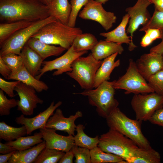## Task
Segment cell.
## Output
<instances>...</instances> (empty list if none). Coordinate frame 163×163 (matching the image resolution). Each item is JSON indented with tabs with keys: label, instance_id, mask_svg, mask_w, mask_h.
<instances>
[{
	"label": "cell",
	"instance_id": "cell-1",
	"mask_svg": "<svg viewBox=\"0 0 163 163\" xmlns=\"http://www.w3.org/2000/svg\"><path fill=\"white\" fill-rule=\"evenodd\" d=\"M49 16L48 6L40 0H0V20L3 23L35 22Z\"/></svg>",
	"mask_w": 163,
	"mask_h": 163
},
{
	"label": "cell",
	"instance_id": "cell-2",
	"mask_svg": "<svg viewBox=\"0 0 163 163\" xmlns=\"http://www.w3.org/2000/svg\"><path fill=\"white\" fill-rule=\"evenodd\" d=\"M106 119L109 129L130 139L139 147L146 149L152 148L142 131V122L129 118L118 107L115 108Z\"/></svg>",
	"mask_w": 163,
	"mask_h": 163
},
{
	"label": "cell",
	"instance_id": "cell-3",
	"mask_svg": "<svg viewBox=\"0 0 163 163\" xmlns=\"http://www.w3.org/2000/svg\"><path fill=\"white\" fill-rule=\"evenodd\" d=\"M82 33L80 28L70 27L57 20L43 26L31 37L48 44L59 45L68 50L76 37Z\"/></svg>",
	"mask_w": 163,
	"mask_h": 163
},
{
	"label": "cell",
	"instance_id": "cell-4",
	"mask_svg": "<svg viewBox=\"0 0 163 163\" xmlns=\"http://www.w3.org/2000/svg\"><path fill=\"white\" fill-rule=\"evenodd\" d=\"M114 82L104 81L94 89L85 90L78 94L87 97L89 104L96 107L98 115L106 119L119 104L114 97Z\"/></svg>",
	"mask_w": 163,
	"mask_h": 163
},
{
	"label": "cell",
	"instance_id": "cell-5",
	"mask_svg": "<svg viewBox=\"0 0 163 163\" xmlns=\"http://www.w3.org/2000/svg\"><path fill=\"white\" fill-rule=\"evenodd\" d=\"M97 146L103 151L119 156L126 163L139 147L132 140L118 132L109 129L101 135Z\"/></svg>",
	"mask_w": 163,
	"mask_h": 163
},
{
	"label": "cell",
	"instance_id": "cell-6",
	"mask_svg": "<svg viewBox=\"0 0 163 163\" xmlns=\"http://www.w3.org/2000/svg\"><path fill=\"white\" fill-rule=\"evenodd\" d=\"M102 62L96 59L91 53L86 57L81 56L73 61L72 71L66 74L76 81L82 89H92L96 72Z\"/></svg>",
	"mask_w": 163,
	"mask_h": 163
},
{
	"label": "cell",
	"instance_id": "cell-7",
	"mask_svg": "<svg viewBox=\"0 0 163 163\" xmlns=\"http://www.w3.org/2000/svg\"><path fill=\"white\" fill-rule=\"evenodd\" d=\"M57 20L50 16L47 18L33 22L30 25L18 31L0 44V56L9 53L19 55L29 40L44 25Z\"/></svg>",
	"mask_w": 163,
	"mask_h": 163
},
{
	"label": "cell",
	"instance_id": "cell-8",
	"mask_svg": "<svg viewBox=\"0 0 163 163\" xmlns=\"http://www.w3.org/2000/svg\"><path fill=\"white\" fill-rule=\"evenodd\" d=\"M113 86L115 89L125 91V94H147L154 92L146 80L138 71L136 62L132 59L129 60V65L126 73L117 80Z\"/></svg>",
	"mask_w": 163,
	"mask_h": 163
},
{
	"label": "cell",
	"instance_id": "cell-9",
	"mask_svg": "<svg viewBox=\"0 0 163 163\" xmlns=\"http://www.w3.org/2000/svg\"><path fill=\"white\" fill-rule=\"evenodd\" d=\"M131 104L136 120L142 122L148 121L156 110L163 107V95L155 92L134 94Z\"/></svg>",
	"mask_w": 163,
	"mask_h": 163
},
{
	"label": "cell",
	"instance_id": "cell-10",
	"mask_svg": "<svg viewBox=\"0 0 163 163\" xmlns=\"http://www.w3.org/2000/svg\"><path fill=\"white\" fill-rule=\"evenodd\" d=\"M87 52V51H76L72 45L64 54L59 57L51 61H43V68L35 77L40 80L45 73L54 70L56 71L53 74V76L58 75L64 72H70L72 70L71 65L73 61Z\"/></svg>",
	"mask_w": 163,
	"mask_h": 163
},
{
	"label": "cell",
	"instance_id": "cell-11",
	"mask_svg": "<svg viewBox=\"0 0 163 163\" xmlns=\"http://www.w3.org/2000/svg\"><path fill=\"white\" fill-rule=\"evenodd\" d=\"M102 5L95 0H89L79 12L78 16L84 19L97 22L107 31L112 27L117 18L113 12L106 11Z\"/></svg>",
	"mask_w": 163,
	"mask_h": 163
},
{
	"label": "cell",
	"instance_id": "cell-12",
	"mask_svg": "<svg viewBox=\"0 0 163 163\" xmlns=\"http://www.w3.org/2000/svg\"><path fill=\"white\" fill-rule=\"evenodd\" d=\"M150 4L149 0H137L134 5L128 7L126 9L130 19L126 33L130 35L133 50L137 47L133 42V34L140 25L144 26L150 19L151 17L147 8Z\"/></svg>",
	"mask_w": 163,
	"mask_h": 163
},
{
	"label": "cell",
	"instance_id": "cell-13",
	"mask_svg": "<svg viewBox=\"0 0 163 163\" xmlns=\"http://www.w3.org/2000/svg\"><path fill=\"white\" fill-rule=\"evenodd\" d=\"M20 100H18L17 110L24 115L30 116L38 104H42L43 100L38 97L33 87L20 82L14 89Z\"/></svg>",
	"mask_w": 163,
	"mask_h": 163
},
{
	"label": "cell",
	"instance_id": "cell-14",
	"mask_svg": "<svg viewBox=\"0 0 163 163\" xmlns=\"http://www.w3.org/2000/svg\"><path fill=\"white\" fill-rule=\"evenodd\" d=\"M62 104L61 101H59L56 104L53 101L46 109L35 117L28 118L25 117L22 114L17 117L15 121L18 124L25 126L27 130V135L31 134L35 130L45 128L50 117Z\"/></svg>",
	"mask_w": 163,
	"mask_h": 163
},
{
	"label": "cell",
	"instance_id": "cell-15",
	"mask_svg": "<svg viewBox=\"0 0 163 163\" xmlns=\"http://www.w3.org/2000/svg\"><path fill=\"white\" fill-rule=\"evenodd\" d=\"M82 116V112L78 110L74 115L66 117L63 115L62 110L57 108L54 113L48 120L45 127L53 129L56 131H62L67 133L68 135L74 136L77 127L75 121Z\"/></svg>",
	"mask_w": 163,
	"mask_h": 163
},
{
	"label": "cell",
	"instance_id": "cell-16",
	"mask_svg": "<svg viewBox=\"0 0 163 163\" xmlns=\"http://www.w3.org/2000/svg\"><path fill=\"white\" fill-rule=\"evenodd\" d=\"M56 131L53 129L46 127L40 129L46 142V147L65 152L71 150L75 145L74 136H62L58 134Z\"/></svg>",
	"mask_w": 163,
	"mask_h": 163
},
{
	"label": "cell",
	"instance_id": "cell-17",
	"mask_svg": "<svg viewBox=\"0 0 163 163\" xmlns=\"http://www.w3.org/2000/svg\"><path fill=\"white\" fill-rule=\"evenodd\" d=\"M135 62L139 72L148 81L151 76L162 69V55L150 53L144 54Z\"/></svg>",
	"mask_w": 163,
	"mask_h": 163
},
{
	"label": "cell",
	"instance_id": "cell-18",
	"mask_svg": "<svg viewBox=\"0 0 163 163\" xmlns=\"http://www.w3.org/2000/svg\"><path fill=\"white\" fill-rule=\"evenodd\" d=\"M129 17L128 14L123 16L121 21L115 29L108 32H102L100 35L105 38V40L120 44L123 43L128 44L129 50H133L130 37L127 35L126 27L129 22Z\"/></svg>",
	"mask_w": 163,
	"mask_h": 163
},
{
	"label": "cell",
	"instance_id": "cell-19",
	"mask_svg": "<svg viewBox=\"0 0 163 163\" xmlns=\"http://www.w3.org/2000/svg\"><path fill=\"white\" fill-rule=\"evenodd\" d=\"M8 79L20 81L33 87L36 91L39 93L43 91H47L49 88L45 83L36 79L31 74L24 64L16 70L12 72Z\"/></svg>",
	"mask_w": 163,
	"mask_h": 163
},
{
	"label": "cell",
	"instance_id": "cell-20",
	"mask_svg": "<svg viewBox=\"0 0 163 163\" xmlns=\"http://www.w3.org/2000/svg\"><path fill=\"white\" fill-rule=\"evenodd\" d=\"M118 53H116L104 59L98 69L95 76L93 88H95L102 82L110 79V74L113 69L119 66L120 59L115 61Z\"/></svg>",
	"mask_w": 163,
	"mask_h": 163
},
{
	"label": "cell",
	"instance_id": "cell-21",
	"mask_svg": "<svg viewBox=\"0 0 163 163\" xmlns=\"http://www.w3.org/2000/svg\"><path fill=\"white\" fill-rule=\"evenodd\" d=\"M25 45L36 52L43 60L51 56H58L66 50L60 46L48 44L33 37L29 40Z\"/></svg>",
	"mask_w": 163,
	"mask_h": 163
},
{
	"label": "cell",
	"instance_id": "cell-22",
	"mask_svg": "<svg viewBox=\"0 0 163 163\" xmlns=\"http://www.w3.org/2000/svg\"><path fill=\"white\" fill-rule=\"evenodd\" d=\"M22 57L23 64L27 70L35 77L39 73L43 60L34 50L25 45L19 55Z\"/></svg>",
	"mask_w": 163,
	"mask_h": 163
},
{
	"label": "cell",
	"instance_id": "cell-23",
	"mask_svg": "<svg viewBox=\"0 0 163 163\" xmlns=\"http://www.w3.org/2000/svg\"><path fill=\"white\" fill-rule=\"evenodd\" d=\"M91 51V54L96 59L101 60L116 53L121 54L124 48L122 44L100 40Z\"/></svg>",
	"mask_w": 163,
	"mask_h": 163
},
{
	"label": "cell",
	"instance_id": "cell-24",
	"mask_svg": "<svg viewBox=\"0 0 163 163\" xmlns=\"http://www.w3.org/2000/svg\"><path fill=\"white\" fill-rule=\"evenodd\" d=\"M46 142H43L24 150H16L8 161V163H34L41 151L46 147Z\"/></svg>",
	"mask_w": 163,
	"mask_h": 163
},
{
	"label": "cell",
	"instance_id": "cell-25",
	"mask_svg": "<svg viewBox=\"0 0 163 163\" xmlns=\"http://www.w3.org/2000/svg\"><path fill=\"white\" fill-rule=\"evenodd\" d=\"M48 6L50 16L68 25L71 11V5L68 0H53Z\"/></svg>",
	"mask_w": 163,
	"mask_h": 163
},
{
	"label": "cell",
	"instance_id": "cell-26",
	"mask_svg": "<svg viewBox=\"0 0 163 163\" xmlns=\"http://www.w3.org/2000/svg\"><path fill=\"white\" fill-rule=\"evenodd\" d=\"M160 154L151 148L146 149L138 147L135 151L133 157L126 163H160Z\"/></svg>",
	"mask_w": 163,
	"mask_h": 163
},
{
	"label": "cell",
	"instance_id": "cell-27",
	"mask_svg": "<svg viewBox=\"0 0 163 163\" xmlns=\"http://www.w3.org/2000/svg\"><path fill=\"white\" fill-rule=\"evenodd\" d=\"M41 133H36L33 135L26 137L21 136L15 140L7 142L6 144L13 147L15 150H24L43 142Z\"/></svg>",
	"mask_w": 163,
	"mask_h": 163
},
{
	"label": "cell",
	"instance_id": "cell-28",
	"mask_svg": "<svg viewBox=\"0 0 163 163\" xmlns=\"http://www.w3.org/2000/svg\"><path fill=\"white\" fill-rule=\"evenodd\" d=\"M33 22L20 21L0 24V44L18 31L31 25Z\"/></svg>",
	"mask_w": 163,
	"mask_h": 163
},
{
	"label": "cell",
	"instance_id": "cell-29",
	"mask_svg": "<svg viewBox=\"0 0 163 163\" xmlns=\"http://www.w3.org/2000/svg\"><path fill=\"white\" fill-rule=\"evenodd\" d=\"M85 127L82 124L77 126L76 134L74 136L75 144L79 147L91 150L97 146L99 142L98 136L94 137L89 136L84 131Z\"/></svg>",
	"mask_w": 163,
	"mask_h": 163
},
{
	"label": "cell",
	"instance_id": "cell-30",
	"mask_svg": "<svg viewBox=\"0 0 163 163\" xmlns=\"http://www.w3.org/2000/svg\"><path fill=\"white\" fill-rule=\"evenodd\" d=\"M91 163H126L122 158L105 152L97 146L90 150Z\"/></svg>",
	"mask_w": 163,
	"mask_h": 163
},
{
	"label": "cell",
	"instance_id": "cell-31",
	"mask_svg": "<svg viewBox=\"0 0 163 163\" xmlns=\"http://www.w3.org/2000/svg\"><path fill=\"white\" fill-rule=\"evenodd\" d=\"M27 135V130L24 125L15 127L7 125L5 122H0V138L7 142L13 141Z\"/></svg>",
	"mask_w": 163,
	"mask_h": 163
},
{
	"label": "cell",
	"instance_id": "cell-32",
	"mask_svg": "<svg viewBox=\"0 0 163 163\" xmlns=\"http://www.w3.org/2000/svg\"><path fill=\"white\" fill-rule=\"evenodd\" d=\"M98 41L93 34L88 33H81L74 39L72 46L77 52L91 50Z\"/></svg>",
	"mask_w": 163,
	"mask_h": 163
},
{
	"label": "cell",
	"instance_id": "cell-33",
	"mask_svg": "<svg viewBox=\"0 0 163 163\" xmlns=\"http://www.w3.org/2000/svg\"><path fill=\"white\" fill-rule=\"evenodd\" d=\"M65 152L45 147L40 152L34 163H56Z\"/></svg>",
	"mask_w": 163,
	"mask_h": 163
},
{
	"label": "cell",
	"instance_id": "cell-34",
	"mask_svg": "<svg viewBox=\"0 0 163 163\" xmlns=\"http://www.w3.org/2000/svg\"><path fill=\"white\" fill-rule=\"evenodd\" d=\"M149 28L163 29V11L155 9L148 22L139 30L144 31Z\"/></svg>",
	"mask_w": 163,
	"mask_h": 163
},
{
	"label": "cell",
	"instance_id": "cell-35",
	"mask_svg": "<svg viewBox=\"0 0 163 163\" xmlns=\"http://www.w3.org/2000/svg\"><path fill=\"white\" fill-rule=\"evenodd\" d=\"M4 91L0 90V115L1 116L8 115L12 108L18 105V100L14 98L8 99Z\"/></svg>",
	"mask_w": 163,
	"mask_h": 163
},
{
	"label": "cell",
	"instance_id": "cell-36",
	"mask_svg": "<svg viewBox=\"0 0 163 163\" xmlns=\"http://www.w3.org/2000/svg\"><path fill=\"white\" fill-rule=\"evenodd\" d=\"M71 150L75 158V163H91L90 150L81 147L75 144Z\"/></svg>",
	"mask_w": 163,
	"mask_h": 163
},
{
	"label": "cell",
	"instance_id": "cell-37",
	"mask_svg": "<svg viewBox=\"0 0 163 163\" xmlns=\"http://www.w3.org/2000/svg\"><path fill=\"white\" fill-rule=\"evenodd\" d=\"M89 0H71V11L68 25L74 27L77 17L81 9L85 6Z\"/></svg>",
	"mask_w": 163,
	"mask_h": 163
},
{
	"label": "cell",
	"instance_id": "cell-38",
	"mask_svg": "<svg viewBox=\"0 0 163 163\" xmlns=\"http://www.w3.org/2000/svg\"><path fill=\"white\" fill-rule=\"evenodd\" d=\"M148 84L154 92L163 95V69L158 71L149 78Z\"/></svg>",
	"mask_w": 163,
	"mask_h": 163
},
{
	"label": "cell",
	"instance_id": "cell-39",
	"mask_svg": "<svg viewBox=\"0 0 163 163\" xmlns=\"http://www.w3.org/2000/svg\"><path fill=\"white\" fill-rule=\"evenodd\" d=\"M12 72L17 69L23 64L21 56L14 53H9L1 57Z\"/></svg>",
	"mask_w": 163,
	"mask_h": 163
},
{
	"label": "cell",
	"instance_id": "cell-40",
	"mask_svg": "<svg viewBox=\"0 0 163 163\" xmlns=\"http://www.w3.org/2000/svg\"><path fill=\"white\" fill-rule=\"evenodd\" d=\"M144 32L145 34L140 42L141 46L143 47L149 46L156 39L161 38L162 31L161 29L149 28Z\"/></svg>",
	"mask_w": 163,
	"mask_h": 163
},
{
	"label": "cell",
	"instance_id": "cell-41",
	"mask_svg": "<svg viewBox=\"0 0 163 163\" xmlns=\"http://www.w3.org/2000/svg\"><path fill=\"white\" fill-rule=\"evenodd\" d=\"M20 82L17 80L8 82L0 77V88L9 97H13L15 96L14 89Z\"/></svg>",
	"mask_w": 163,
	"mask_h": 163
},
{
	"label": "cell",
	"instance_id": "cell-42",
	"mask_svg": "<svg viewBox=\"0 0 163 163\" xmlns=\"http://www.w3.org/2000/svg\"><path fill=\"white\" fill-rule=\"evenodd\" d=\"M148 121L163 128V107L156 110Z\"/></svg>",
	"mask_w": 163,
	"mask_h": 163
},
{
	"label": "cell",
	"instance_id": "cell-43",
	"mask_svg": "<svg viewBox=\"0 0 163 163\" xmlns=\"http://www.w3.org/2000/svg\"><path fill=\"white\" fill-rule=\"evenodd\" d=\"M12 72L9 67L0 57V73L5 79H8Z\"/></svg>",
	"mask_w": 163,
	"mask_h": 163
},
{
	"label": "cell",
	"instance_id": "cell-44",
	"mask_svg": "<svg viewBox=\"0 0 163 163\" xmlns=\"http://www.w3.org/2000/svg\"><path fill=\"white\" fill-rule=\"evenodd\" d=\"M74 157V154L71 150L66 152L62 157L59 160V163H72Z\"/></svg>",
	"mask_w": 163,
	"mask_h": 163
},
{
	"label": "cell",
	"instance_id": "cell-45",
	"mask_svg": "<svg viewBox=\"0 0 163 163\" xmlns=\"http://www.w3.org/2000/svg\"><path fill=\"white\" fill-rule=\"evenodd\" d=\"M162 37L161 42L157 45L152 47L149 53L162 55L163 54V29L161 30Z\"/></svg>",
	"mask_w": 163,
	"mask_h": 163
},
{
	"label": "cell",
	"instance_id": "cell-46",
	"mask_svg": "<svg viewBox=\"0 0 163 163\" xmlns=\"http://www.w3.org/2000/svg\"><path fill=\"white\" fill-rule=\"evenodd\" d=\"M15 149L12 146L6 144H3L0 142V153L1 154H6L15 151Z\"/></svg>",
	"mask_w": 163,
	"mask_h": 163
},
{
	"label": "cell",
	"instance_id": "cell-47",
	"mask_svg": "<svg viewBox=\"0 0 163 163\" xmlns=\"http://www.w3.org/2000/svg\"><path fill=\"white\" fill-rule=\"evenodd\" d=\"M151 4H154L155 9L163 11V0H149Z\"/></svg>",
	"mask_w": 163,
	"mask_h": 163
},
{
	"label": "cell",
	"instance_id": "cell-48",
	"mask_svg": "<svg viewBox=\"0 0 163 163\" xmlns=\"http://www.w3.org/2000/svg\"><path fill=\"white\" fill-rule=\"evenodd\" d=\"M16 150L12 152L0 155V163H7L12 156Z\"/></svg>",
	"mask_w": 163,
	"mask_h": 163
},
{
	"label": "cell",
	"instance_id": "cell-49",
	"mask_svg": "<svg viewBox=\"0 0 163 163\" xmlns=\"http://www.w3.org/2000/svg\"><path fill=\"white\" fill-rule=\"evenodd\" d=\"M53 0H40V1L45 5L48 6Z\"/></svg>",
	"mask_w": 163,
	"mask_h": 163
},
{
	"label": "cell",
	"instance_id": "cell-50",
	"mask_svg": "<svg viewBox=\"0 0 163 163\" xmlns=\"http://www.w3.org/2000/svg\"><path fill=\"white\" fill-rule=\"evenodd\" d=\"M96 2L103 4H105L106 2L109 0H95Z\"/></svg>",
	"mask_w": 163,
	"mask_h": 163
},
{
	"label": "cell",
	"instance_id": "cell-51",
	"mask_svg": "<svg viewBox=\"0 0 163 163\" xmlns=\"http://www.w3.org/2000/svg\"><path fill=\"white\" fill-rule=\"evenodd\" d=\"M162 69H163V54H162Z\"/></svg>",
	"mask_w": 163,
	"mask_h": 163
},
{
	"label": "cell",
	"instance_id": "cell-52",
	"mask_svg": "<svg viewBox=\"0 0 163 163\" xmlns=\"http://www.w3.org/2000/svg\"></svg>",
	"mask_w": 163,
	"mask_h": 163
}]
</instances>
